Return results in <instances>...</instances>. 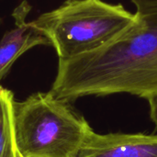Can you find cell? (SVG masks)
I'll list each match as a JSON object with an SVG mask.
<instances>
[{
	"label": "cell",
	"instance_id": "cell-1",
	"mask_svg": "<svg viewBox=\"0 0 157 157\" xmlns=\"http://www.w3.org/2000/svg\"><path fill=\"white\" fill-rule=\"evenodd\" d=\"M73 102L87 96L130 94L148 99L157 94V25L141 26L95 52L59 59L49 91Z\"/></svg>",
	"mask_w": 157,
	"mask_h": 157
},
{
	"label": "cell",
	"instance_id": "cell-2",
	"mask_svg": "<svg viewBox=\"0 0 157 157\" xmlns=\"http://www.w3.org/2000/svg\"><path fill=\"white\" fill-rule=\"evenodd\" d=\"M139 16L121 4L103 0H66L30 24L43 34L59 59L99 50L141 26Z\"/></svg>",
	"mask_w": 157,
	"mask_h": 157
},
{
	"label": "cell",
	"instance_id": "cell-3",
	"mask_svg": "<svg viewBox=\"0 0 157 157\" xmlns=\"http://www.w3.org/2000/svg\"><path fill=\"white\" fill-rule=\"evenodd\" d=\"M14 129L23 157H76L93 130L69 102L50 92L15 101Z\"/></svg>",
	"mask_w": 157,
	"mask_h": 157
},
{
	"label": "cell",
	"instance_id": "cell-4",
	"mask_svg": "<svg viewBox=\"0 0 157 157\" xmlns=\"http://www.w3.org/2000/svg\"><path fill=\"white\" fill-rule=\"evenodd\" d=\"M76 157H157V134H100L92 130Z\"/></svg>",
	"mask_w": 157,
	"mask_h": 157
},
{
	"label": "cell",
	"instance_id": "cell-5",
	"mask_svg": "<svg viewBox=\"0 0 157 157\" xmlns=\"http://www.w3.org/2000/svg\"><path fill=\"white\" fill-rule=\"evenodd\" d=\"M29 10L27 1L17 6L13 12L15 26L0 40V82L23 53L36 46L49 45L47 38L27 21Z\"/></svg>",
	"mask_w": 157,
	"mask_h": 157
},
{
	"label": "cell",
	"instance_id": "cell-6",
	"mask_svg": "<svg viewBox=\"0 0 157 157\" xmlns=\"http://www.w3.org/2000/svg\"><path fill=\"white\" fill-rule=\"evenodd\" d=\"M13 93L0 86V157H17L14 129Z\"/></svg>",
	"mask_w": 157,
	"mask_h": 157
},
{
	"label": "cell",
	"instance_id": "cell-7",
	"mask_svg": "<svg viewBox=\"0 0 157 157\" xmlns=\"http://www.w3.org/2000/svg\"><path fill=\"white\" fill-rule=\"evenodd\" d=\"M136 7V14L146 25H157V0H130Z\"/></svg>",
	"mask_w": 157,
	"mask_h": 157
},
{
	"label": "cell",
	"instance_id": "cell-8",
	"mask_svg": "<svg viewBox=\"0 0 157 157\" xmlns=\"http://www.w3.org/2000/svg\"><path fill=\"white\" fill-rule=\"evenodd\" d=\"M150 108V118L157 131V94L147 99Z\"/></svg>",
	"mask_w": 157,
	"mask_h": 157
},
{
	"label": "cell",
	"instance_id": "cell-9",
	"mask_svg": "<svg viewBox=\"0 0 157 157\" xmlns=\"http://www.w3.org/2000/svg\"><path fill=\"white\" fill-rule=\"evenodd\" d=\"M17 157H23V156H22V155H20V154L18 153V155H17Z\"/></svg>",
	"mask_w": 157,
	"mask_h": 157
}]
</instances>
